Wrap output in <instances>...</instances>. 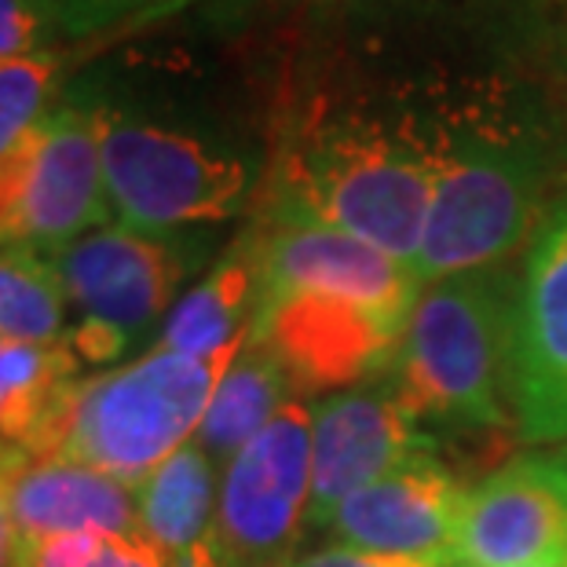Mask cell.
<instances>
[{"label": "cell", "instance_id": "1", "mask_svg": "<svg viewBox=\"0 0 567 567\" xmlns=\"http://www.w3.org/2000/svg\"><path fill=\"white\" fill-rule=\"evenodd\" d=\"M443 143L370 114H333L279 158L268 209L308 216L378 246L414 271Z\"/></svg>", "mask_w": 567, "mask_h": 567}, {"label": "cell", "instance_id": "2", "mask_svg": "<svg viewBox=\"0 0 567 567\" xmlns=\"http://www.w3.org/2000/svg\"><path fill=\"white\" fill-rule=\"evenodd\" d=\"M246 344L249 337L209 359L154 348L136 363L70 381L33 432L27 457L81 462L140 487L195 440L216 384Z\"/></svg>", "mask_w": 567, "mask_h": 567}, {"label": "cell", "instance_id": "3", "mask_svg": "<svg viewBox=\"0 0 567 567\" xmlns=\"http://www.w3.org/2000/svg\"><path fill=\"white\" fill-rule=\"evenodd\" d=\"M516 275L505 268L425 282L395 352V389L417 421L498 429L509 421Z\"/></svg>", "mask_w": 567, "mask_h": 567}, {"label": "cell", "instance_id": "4", "mask_svg": "<svg viewBox=\"0 0 567 567\" xmlns=\"http://www.w3.org/2000/svg\"><path fill=\"white\" fill-rule=\"evenodd\" d=\"M106 198L122 227L179 235L243 213L252 165L238 151L198 132L140 117L122 106H95Z\"/></svg>", "mask_w": 567, "mask_h": 567}, {"label": "cell", "instance_id": "5", "mask_svg": "<svg viewBox=\"0 0 567 567\" xmlns=\"http://www.w3.org/2000/svg\"><path fill=\"white\" fill-rule=\"evenodd\" d=\"M542 190V158L524 143L484 136L443 143L436 195L414 260L417 282L505 268L546 220Z\"/></svg>", "mask_w": 567, "mask_h": 567}, {"label": "cell", "instance_id": "6", "mask_svg": "<svg viewBox=\"0 0 567 567\" xmlns=\"http://www.w3.org/2000/svg\"><path fill=\"white\" fill-rule=\"evenodd\" d=\"M198 235H143L132 227H100L59 249L52 264L81 322L66 344L81 363H114L128 344L158 326L176 289L198 268Z\"/></svg>", "mask_w": 567, "mask_h": 567}, {"label": "cell", "instance_id": "7", "mask_svg": "<svg viewBox=\"0 0 567 567\" xmlns=\"http://www.w3.org/2000/svg\"><path fill=\"white\" fill-rule=\"evenodd\" d=\"M311 509V410L286 403L271 425L224 465L216 553L224 567L289 564Z\"/></svg>", "mask_w": 567, "mask_h": 567}, {"label": "cell", "instance_id": "8", "mask_svg": "<svg viewBox=\"0 0 567 567\" xmlns=\"http://www.w3.org/2000/svg\"><path fill=\"white\" fill-rule=\"evenodd\" d=\"M246 238L257 257V300L275 293H326L406 326L421 293L417 275L406 264L308 216L264 209Z\"/></svg>", "mask_w": 567, "mask_h": 567}, {"label": "cell", "instance_id": "9", "mask_svg": "<svg viewBox=\"0 0 567 567\" xmlns=\"http://www.w3.org/2000/svg\"><path fill=\"white\" fill-rule=\"evenodd\" d=\"M509 406L524 443L567 440V202L538 224L516 275Z\"/></svg>", "mask_w": 567, "mask_h": 567}, {"label": "cell", "instance_id": "10", "mask_svg": "<svg viewBox=\"0 0 567 567\" xmlns=\"http://www.w3.org/2000/svg\"><path fill=\"white\" fill-rule=\"evenodd\" d=\"M249 341L282 367L289 392H333L392 370L403 322L341 297L275 293L257 300Z\"/></svg>", "mask_w": 567, "mask_h": 567}, {"label": "cell", "instance_id": "11", "mask_svg": "<svg viewBox=\"0 0 567 567\" xmlns=\"http://www.w3.org/2000/svg\"><path fill=\"white\" fill-rule=\"evenodd\" d=\"M567 560V451L520 454L468 491L454 567Z\"/></svg>", "mask_w": 567, "mask_h": 567}, {"label": "cell", "instance_id": "12", "mask_svg": "<svg viewBox=\"0 0 567 567\" xmlns=\"http://www.w3.org/2000/svg\"><path fill=\"white\" fill-rule=\"evenodd\" d=\"M432 451L417 414L392 384H359L311 410V509L308 524L330 527L355 491Z\"/></svg>", "mask_w": 567, "mask_h": 567}, {"label": "cell", "instance_id": "13", "mask_svg": "<svg viewBox=\"0 0 567 567\" xmlns=\"http://www.w3.org/2000/svg\"><path fill=\"white\" fill-rule=\"evenodd\" d=\"M468 491L432 451L417 454L395 473L355 491L333 513L330 530L341 546L395 553V557H446L454 564V538L462 527Z\"/></svg>", "mask_w": 567, "mask_h": 567}, {"label": "cell", "instance_id": "14", "mask_svg": "<svg viewBox=\"0 0 567 567\" xmlns=\"http://www.w3.org/2000/svg\"><path fill=\"white\" fill-rule=\"evenodd\" d=\"M4 491L27 549L70 535L143 538L140 487L92 465L4 451Z\"/></svg>", "mask_w": 567, "mask_h": 567}, {"label": "cell", "instance_id": "15", "mask_svg": "<svg viewBox=\"0 0 567 567\" xmlns=\"http://www.w3.org/2000/svg\"><path fill=\"white\" fill-rule=\"evenodd\" d=\"M216 494L220 480L213 457L190 440L140 484V527L173 567H224L216 553Z\"/></svg>", "mask_w": 567, "mask_h": 567}, {"label": "cell", "instance_id": "16", "mask_svg": "<svg viewBox=\"0 0 567 567\" xmlns=\"http://www.w3.org/2000/svg\"><path fill=\"white\" fill-rule=\"evenodd\" d=\"M252 316H257V257L243 235L216 260V268L173 305L162 322L158 348L190 359L220 355L252 333Z\"/></svg>", "mask_w": 567, "mask_h": 567}, {"label": "cell", "instance_id": "17", "mask_svg": "<svg viewBox=\"0 0 567 567\" xmlns=\"http://www.w3.org/2000/svg\"><path fill=\"white\" fill-rule=\"evenodd\" d=\"M289 381L282 367L260 344H246L224 381L216 384L209 410L195 432V443L213 457V465H227L271 425V417L286 406Z\"/></svg>", "mask_w": 567, "mask_h": 567}, {"label": "cell", "instance_id": "18", "mask_svg": "<svg viewBox=\"0 0 567 567\" xmlns=\"http://www.w3.org/2000/svg\"><path fill=\"white\" fill-rule=\"evenodd\" d=\"M81 359L59 344H8L0 341V446L27 454L33 432L59 400Z\"/></svg>", "mask_w": 567, "mask_h": 567}, {"label": "cell", "instance_id": "19", "mask_svg": "<svg viewBox=\"0 0 567 567\" xmlns=\"http://www.w3.org/2000/svg\"><path fill=\"white\" fill-rule=\"evenodd\" d=\"M63 305L66 293L52 257L27 246H0V341L59 344Z\"/></svg>", "mask_w": 567, "mask_h": 567}, {"label": "cell", "instance_id": "20", "mask_svg": "<svg viewBox=\"0 0 567 567\" xmlns=\"http://www.w3.org/2000/svg\"><path fill=\"white\" fill-rule=\"evenodd\" d=\"M63 63L66 59L52 48L0 63V162L48 114V100L63 74Z\"/></svg>", "mask_w": 567, "mask_h": 567}, {"label": "cell", "instance_id": "21", "mask_svg": "<svg viewBox=\"0 0 567 567\" xmlns=\"http://www.w3.org/2000/svg\"><path fill=\"white\" fill-rule=\"evenodd\" d=\"M195 0H44L52 33L66 41H95L151 27Z\"/></svg>", "mask_w": 567, "mask_h": 567}, {"label": "cell", "instance_id": "22", "mask_svg": "<svg viewBox=\"0 0 567 567\" xmlns=\"http://www.w3.org/2000/svg\"><path fill=\"white\" fill-rule=\"evenodd\" d=\"M27 567H173L151 542L122 535H70L27 549Z\"/></svg>", "mask_w": 567, "mask_h": 567}, {"label": "cell", "instance_id": "23", "mask_svg": "<svg viewBox=\"0 0 567 567\" xmlns=\"http://www.w3.org/2000/svg\"><path fill=\"white\" fill-rule=\"evenodd\" d=\"M52 33L44 0H0V63L41 52Z\"/></svg>", "mask_w": 567, "mask_h": 567}, {"label": "cell", "instance_id": "24", "mask_svg": "<svg viewBox=\"0 0 567 567\" xmlns=\"http://www.w3.org/2000/svg\"><path fill=\"white\" fill-rule=\"evenodd\" d=\"M289 567H454L446 557H395V553H370L352 546H319L297 553Z\"/></svg>", "mask_w": 567, "mask_h": 567}, {"label": "cell", "instance_id": "25", "mask_svg": "<svg viewBox=\"0 0 567 567\" xmlns=\"http://www.w3.org/2000/svg\"><path fill=\"white\" fill-rule=\"evenodd\" d=\"M0 567H27V542L19 535L4 491V446H0Z\"/></svg>", "mask_w": 567, "mask_h": 567}, {"label": "cell", "instance_id": "26", "mask_svg": "<svg viewBox=\"0 0 567 567\" xmlns=\"http://www.w3.org/2000/svg\"><path fill=\"white\" fill-rule=\"evenodd\" d=\"M535 567H567V560H557V564H535Z\"/></svg>", "mask_w": 567, "mask_h": 567}, {"label": "cell", "instance_id": "27", "mask_svg": "<svg viewBox=\"0 0 567 567\" xmlns=\"http://www.w3.org/2000/svg\"><path fill=\"white\" fill-rule=\"evenodd\" d=\"M268 567H289V564H268Z\"/></svg>", "mask_w": 567, "mask_h": 567}]
</instances>
